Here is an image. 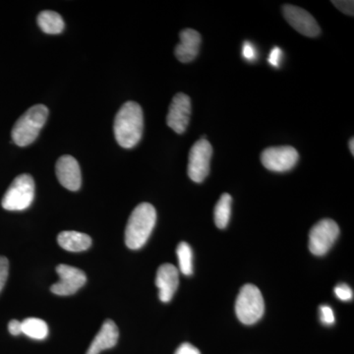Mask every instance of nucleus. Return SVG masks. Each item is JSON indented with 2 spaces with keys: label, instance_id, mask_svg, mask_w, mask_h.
Here are the masks:
<instances>
[{
  "label": "nucleus",
  "instance_id": "1",
  "mask_svg": "<svg viewBox=\"0 0 354 354\" xmlns=\"http://www.w3.org/2000/svg\"><path fill=\"white\" fill-rule=\"evenodd\" d=\"M143 130L144 115L141 106L135 102H125L114 120L116 141L122 148L131 149L139 143Z\"/></svg>",
  "mask_w": 354,
  "mask_h": 354
},
{
  "label": "nucleus",
  "instance_id": "2",
  "mask_svg": "<svg viewBox=\"0 0 354 354\" xmlns=\"http://www.w3.org/2000/svg\"><path fill=\"white\" fill-rule=\"evenodd\" d=\"M157 221V212L153 205L142 203L133 209L125 230V243L132 250L142 248L152 234Z\"/></svg>",
  "mask_w": 354,
  "mask_h": 354
},
{
  "label": "nucleus",
  "instance_id": "3",
  "mask_svg": "<svg viewBox=\"0 0 354 354\" xmlns=\"http://www.w3.org/2000/svg\"><path fill=\"white\" fill-rule=\"evenodd\" d=\"M48 116V109L44 104H36L28 109L13 127L11 136L14 143L19 147L31 145L39 136Z\"/></svg>",
  "mask_w": 354,
  "mask_h": 354
},
{
  "label": "nucleus",
  "instance_id": "4",
  "mask_svg": "<svg viewBox=\"0 0 354 354\" xmlns=\"http://www.w3.org/2000/svg\"><path fill=\"white\" fill-rule=\"evenodd\" d=\"M265 304L262 293L257 286H242L235 302V313L241 323L253 325L264 315Z\"/></svg>",
  "mask_w": 354,
  "mask_h": 354
},
{
  "label": "nucleus",
  "instance_id": "5",
  "mask_svg": "<svg viewBox=\"0 0 354 354\" xmlns=\"http://www.w3.org/2000/svg\"><path fill=\"white\" fill-rule=\"evenodd\" d=\"M35 198V181L30 174L16 177L1 200L7 211H24L31 206Z\"/></svg>",
  "mask_w": 354,
  "mask_h": 354
},
{
  "label": "nucleus",
  "instance_id": "6",
  "mask_svg": "<svg viewBox=\"0 0 354 354\" xmlns=\"http://www.w3.org/2000/svg\"><path fill=\"white\" fill-rule=\"evenodd\" d=\"M339 234V228L335 221L322 220L310 230L309 250L316 256L325 255L334 245Z\"/></svg>",
  "mask_w": 354,
  "mask_h": 354
},
{
  "label": "nucleus",
  "instance_id": "7",
  "mask_svg": "<svg viewBox=\"0 0 354 354\" xmlns=\"http://www.w3.org/2000/svg\"><path fill=\"white\" fill-rule=\"evenodd\" d=\"M213 148L208 140L202 138L191 148L188 160V176L191 180L201 183L208 176Z\"/></svg>",
  "mask_w": 354,
  "mask_h": 354
},
{
  "label": "nucleus",
  "instance_id": "8",
  "mask_svg": "<svg viewBox=\"0 0 354 354\" xmlns=\"http://www.w3.org/2000/svg\"><path fill=\"white\" fill-rule=\"evenodd\" d=\"M299 160V155L293 147L279 146L266 149L261 153V162L266 169L276 172L290 171Z\"/></svg>",
  "mask_w": 354,
  "mask_h": 354
},
{
  "label": "nucleus",
  "instance_id": "9",
  "mask_svg": "<svg viewBox=\"0 0 354 354\" xmlns=\"http://www.w3.org/2000/svg\"><path fill=\"white\" fill-rule=\"evenodd\" d=\"M57 272L59 276V281L51 286V292L60 297H68L80 290L86 281L87 277L85 272L71 266L60 264L57 267Z\"/></svg>",
  "mask_w": 354,
  "mask_h": 354
},
{
  "label": "nucleus",
  "instance_id": "10",
  "mask_svg": "<svg viewBox=\"0 0 354 354\" xmlns=\"http://www.w3.org/2000/svg\"><path fill=\"white\" fill-rule=\"evenodd\" d=\"M283 14L288 24L298 32L309 38H315L321 34V29L315 18L300 7L286 4Z\"/></svg>",
  "mask_w": 354,
  "mask_h": 354
},
{
  "label": "nucleus",
  "instance_id": "11",
  "mask_svg": "<svg viewBox=\"0 0 354 354\" xmlns=\"http://www.w3.org/2000/svg\"><path fill=\"white\" fill-rule=\"evenodd\" d=\"M191 109V100L187 95L178 93L174 95L167 116V127L177 134L185 132L189 124Z\"/></svg>",
  "mask_w": 354,
  "mask_h": 354
},
{
  "label": "nucleus",
  "instance_id": "12",
  "mask_svg": "<svg viewBox=\"0 0 354 354\" xmlns=\"http://www.w3.org/2000/svg\"><path fill=\"white\" fill-rule=\"evenodd\" d=\"M58 181L64 188L70 191L80 189L82 183L80 165L75 158L65 155L58 158L55 165Z\"/></svg>",
  "mask_w": 354,
  "mask_h": 354
},
{
  "label": "nucleus",
  "instance_id": "13",
  "mask_svg": "<svg viewBox=\"0 0 354 354\" xmlns=\"http://www.w3.org/2000/svg\"><path fill=\"white\" fill-rule=\"evenodd\" d=\"M178 270L172 264H164L158 268L156 277V286L158 288L160 301L167 304L174 297L178 288Z\"/></svg>",
  "mask_w": 354,
  "mask_h": 354
},
{
  "label": "nucleus",
  "instance_id": "14",
  "mask_svg": "<svg viewBox=\"0 0 354 354\" xmlns=\"http://www.w3.org/2000/svg\"><path fill=\"white\" fill-rule=\"evenodd\" d=\"M180 43L177 44L174 55L179 62L188 64L193 62L199 53L201 46V35L193 29H185L179 35Z\"/></svg>",
  "mask_w": 354,
  "mask_h": 354
},
{
  "label": "nucleus",
  "instance_id": "15",
  "mask_svg": "<svg viewBox=\"0 0 354 354\" xmlns=\"http://www.w3.org/2000/svg\"><path fill=\"white\" fill-rule=\"evenodd\" d=\"M120 332L113 320L104 321L101 330L91 344L87 354H100L102 351L113 348L118 344Z\"/></svg>",
  "mask_w": 354,
  "mask_h": 354
},
{
  "label": "nucleus",
  "instance_id": "16",
  "mask_svg": "<svg viewBox=\"0 0 354 354\" xmlns=\"http://www.w3.org/2000/svg\"><path fill=\"white\" fill-rule=\"evenodd\" d=\"M57 242L60 247L70 252H82L92 245V239L88 234L73 230L60 232Z\"/></svg>",
  "mask_w": 354,
  "mask_h": 354
},
{
  "label": "nucleus",
  "instance_id": "17",
  "mask_svg": "<svg viewBox=\"0 0 354 354\" xmlns=\"http://www.w3.org/2000/svg\"><path fill=\"white\" fill-rule=\"evenodd\" d=\"M38 25L46 34L58 35L64 30V21L57 12L44 10L39 14Z\"/></svg>",
  "mask_w": 354,
  "mask_h": 354
},
{
  "label": "nucleus",
  "instance_id": "18",
  "mask_svg": "<svg viewBox=\"0 0 354 354\" xmlns=\"http://www.w3.org/2000/svg\"><path fill=\"white\" fill-rule=\"evenodd\" d=\"M232 198L227 193H223L215 207V223L218 228L227 227L232 214Z\"/></svg>",
  "mask_w": 354,
  "mask_h": 354
},
{
  "label": "nucleus",
  "instance_id": "19",
  "mask_svg": "<svg viewBox=\"0 0 354 354\" xmlns=\"http://www.w3.org/2000/svg\"><path fill=\"white\" fill-rule=\"evenodd\" d=\"M22 334L41 341L48 337V327L41 319L27 318L22 322Z\"/></svg>",
  "mask_w": 354,
  "mask_h": 354
},
{
  "label": "nucleus",
  "instance_id": "20",
  "mask_svg": "<svg viewBox=\"0 0 354 354\" xmlns=\"http://www.w3.org/2000/svg\"><path fill=\"white\" fill-rule=\"evenodd\" d=\"M178 258L179 270L185 276H190L193 272V254L189 244L181 242L176 248Z\"/></svg>",
  "mask_w": 354,
  "mask_h": 354
},
{
  "label": "nucleus",
  "instance_id": "21",
  "mask_svg": "<svg viewBox=\"0 0 354 354\" xmlns=\"http://www.w3.org/2000/svg\"><path fill=\"white\" fill-rule=\"evenodd\" d=\"M335 293L337 297L342 301H349L353 298V290L346 283H341V285L335 286Z\"/></svg>",
  "mask_w": 354,
  "mask_h": 354
},
{
  "label": "nucleus",
  "instance_id": "22",
  "mask_svg": "<svg viewBox=\"0 0 354 354\" xmlns=\"http://www.w3.org/2000/svg\"><path fill=\"white\" fill-rule=\"evenodd\" d=\"M9 274V262L6 257L0 256V292L6 286Z\"/></svg>",
  "mask_w": 354,
  "mask_h": 354
},
{
  "label": "nucleus",
  "instance_id": "23",
  "mask_svg": "<svg viewBox=\"0 0 354 354\" xmlns=\"http://www.w3.org/2000/svg\"><path fill=\"white\" fill-rule=\"evenodd\" d=\"M339 11L348 16L354 15V2L353 0H339V1H332Z\"/></svg>",
  "mask_w": 354,
  "mask_h": 354
},
{
  "label": "nucleus",
  "instance_id": "24",
  "mask_svg": "<svg viewBox=\"0 0 354 354\" xmlns=\"http://www.w3.org/2000/svg\"><path fill=\"white\" fill-rule=\"evenodd\" d=\"M321 321L325 325H333L335 323L334 311L328 305L320 306Z\"/></svg>",
  "mask_w": 354,
  "mask_h": 354
},
{
  "label": "nucleus",
  "instance_id": "25",
  "mask_svg": "<svg viewBox=\"0 0 354 354\" xmlns=\"http://www.w3.org/2000/svg\"><path fill=\"white\" fill-rule=\"evenodd\" d=\"M281 57H283V51L278 46H274V48L270 53L269 58L268 62L269 64L272 65L274 67H279L281 65Z\"/></svg>",
  "mask_w": 354,
  "mask_h": 354
},
{
  "label": "nucleus",
  "instance_id": "26",
  "mask_svg": "<svg viewBox=\"0 0 354 354\" xmlns=\"http://www.w3.org/2000/svg\"><path fill=\"white\" fill-rule=\"evenodd\" d=\"M242 55L249 62L255 60V58L257 57V53H256L255 48H254L252 44L249 43V41H245L243 44V46H242Z\"/></svg>",
  "mask_w": 354,
  "mask_h": 354
},
{
  "label": "nucleus",
  "instance_id": "27",
  "mask_svg": "<svg viewBox=\"0 0 354 354\" xmlns=\"http://www.w3.org/2000/svg\"><path fill=\"white\" fill-rule=\"evenodd\" d=\"M176 354H201L199 349L188 342H184L176 349Z\"/></svg>",
  "mask_w": 354,
  "mask_h": 354
},
{
  "label": "nucleus",
  "instance_id": "28",
  "mask_svg": "<svg viewBox=\"0 0 354 354\" xmlns=\"http://www.w3.org/2000/svg\"><path fill=\"white\" fill-rule=\"evenodd\" d=\"M8 330L12 335L22 334V322H19L18 320L10 321L8 324Z\"/></svg>",
  "mask_w": 354,
  "mask_h": 354
},
{
  "label": "nucleus",
  "instance_id": "29",
  "mask_svg": "<svg viewBox=\"0 0 354 354\" xmlns=\"http://www.w3.org/2000/svg\"><path fill=\"white\" fill-rule=\"evenodd\" d=\"M349 151H351V155L354 156V139L351 138L349 141Z\"/></svg>",
  "mask_w": 354,
  "mask_h": 354
}]
</instances>
